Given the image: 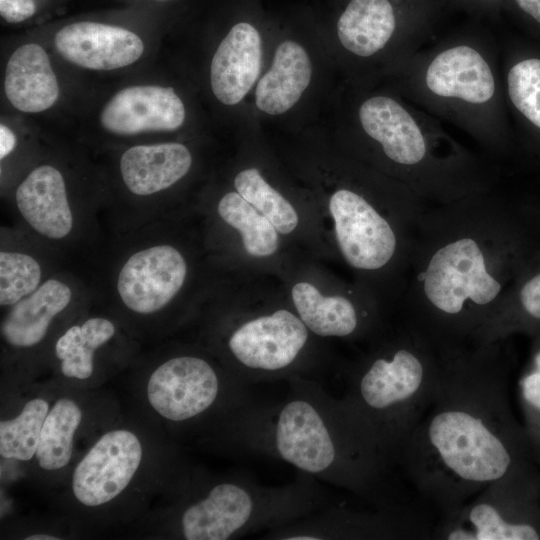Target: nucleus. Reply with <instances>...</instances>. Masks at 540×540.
I'll return each instance as SVG.
<instances>
[{
    "label": "nucleus",
    "instance_id": "obj_11",
    "mask_svg": "<svg viewBox=\"0 0 540 540\" xmlns=\"http://www.w3.org/2000/svg\"><path fill=\"white\" fill-rule=\"evenodd\" d=\"M312 334L288 309L252 316L217 335L222 364L248 385L303 376Z\"/></svg>",
    "mask_w": 540,
    "mask_h": 540
},
{
    "label": "nucleus",
    "instance_id": "obj_15",
    "mask_svg": "<svg viewBox=\"0 0 540 540\" xmlns=\"http://www.w3.org/2000/svg\"><path fill=\"white\" fill-rule=\"evenodd\" d=\"M93 298L89 275L81 276L68 267L58 269L33 293L1 310L4 350L18 362L37 353L45 357L60 329L91 305Z\"/></svg>",
    "mask_w": 540,
    "mask_h": 540
},
{
    "label": "nucleus",
    "instance_id": "obj_33",
    "mask_svg": "<svg viewBox=\"0 0 540 540\" xmlns=\"http://www.w3.org/2000/svg\"><path fill=\"white\" fill-rule=\"evenodd\" d=\"M38 8L37 0H0V15L11 24L33 18Z\"/></svg>",
    "mask_w": 540,
    "mask_h": 540
},
{
    "label": "nucleus",
    "instance_id": "obj_21",
    "mask_svg": "<svg viewBox=\"0 0 540 540\" xmlns=\"http://www.w3.org/2000/svg\"><path fill=\"white\" fill-rule=\"evenodd\" d=\"M261 67V38L248 22L235 24L220 42L210 67L215 97L225 105L239 103L255 83Z\"/></svg>",
    "mask_w": 540,
    "mask_h": 540
},
{
    "label": "nucleus",
    "instance_id": "obj_26",
    "mask_svg": "<svg viewBox=\"0 0 540 540\" xmlns=\"http://www.w3.org/2000/svg\"><path fill=\"white\" fill-rule=\"evenodd\" d=\"M312 66L306 50L287 40L276 49L270 69L255 90L257 108L269 115H279L292 108L311 81Z\"/></svg>",
    "mask_w": 540,
    "mask_h": 540
},
{
    "label": "nucleus",
    "instance_id": "obj_12",
    "mask_svg": "<svg viewBox=\"0 0 540 540\" xmlns=\"http://www.w3.org/2000/svg\"><path fill=\"white\" fill-rule=\"evenodd\" d=\"M151 454V445L141 429L132 424L110 425L69 472L72 502L89 513L116 508L143 484Z\"/></svg>",
    "mask_w": 540,
    "mask_h": 540
},
{
    "label": "nucleus",
    "instance_id": "obj_16",
    "mask_svg": "<svg viewBox=\"0 0 540 540\" xmlns=\"http://www.w3.org/2000/svg\"><path fill=\"white\" fill-rule=\"evenodd\" d=\"M413 528V520L403 508L361 511L332 503L286 525L266 531L262 539H397L413 536Z\"/></svg>",
    "mask_w": 540,
    "mask_h": 540
},
{
    "label": "nucleus",
    "instance_id": "obj_27",
    "mask_svg": "<svg viewBox=\"0 0 540 540\" xmlns=\"http://www.w3.org/2000/svg\"><path fill=\"white\" fill-rule=\"evenodd\" d=\"M398 21L390 0H350L337 22V36L345 50L370 58L390 44Z\"/></svg>",
    "mask_w": 540,
    "mask_h": 540
},
{
    "label": "nucleus",
    "instance_id": "obj_5",
    "mask_svg": "<svg viewBox=\"0 0 540 540\" xmlns=\"http://www.w3.org/2000/svg\"><path fill=\"white\" fill-rule=\"evenodd\" d=\"M440 364L439 344L406 320L349 374L343 397L370 427L392 467L433 399Z\"/></svg>",
    "mask_w": 540,
    "mask_h": 540
},
{
    "label": "nucleus",
    "instance_id": "obj_13",
    "mask_svg": "<svg viewBox=\"0 0 540 540\" xmlns=\"http://www.w3.org/2000/svg\"><path fill=\"white\" fill-rule=\"evenodd\" d=\"M434 534L446 540H540V472L493 482L443 515Z\"/></svg>",
    "mask_w": 540,
    "mask_h": 540
},
{
    "label": "nucleus",
    "instance_id": "obj_35",
    "mask_svg": "<svg viewBox=\"0 0 540 540\" xmlns=\"http://www.w3.org/2000/svg\"><path fill=\"white\" fill-rule=\"evenodd\" d=\"M517 7L540 24V0H514Z\"/></svg>",
    "mask_w": 540,
    "mask_h": 540
},
{
    "label": "nucleus",
    "instance_id": "obj_28",
    "mask_svg": "<svg viewBox=\"0 0 540 540\" xmlns=\"http://www.w3.org/2000/svg\"><path fill=\"white\" fill-rule=\"evenodd\" d=\"M48 392L25 396L18 411L0 420V455L4 459L29 462L34 459L39 436L54 399Z\"/></svg>",
    "mask_w": 540,
    "mask_h": 540
},
{
    "label": "nucleus",
    "instance_id": "obj_30",
    "mask_svg": "<svg viewBox=\"0 0 540 540\" xmlns=\"http://www.w3.org/2000/svg\"><path fill=\"white\" fill-rule=\"evenodd\" d=\"M236 191L276 228L278 233L293 232L299 217L293 205L271 187L256 168L239 172L234 179Z\"/></svg>",
    "mask_w": 540,
    "mask_h": 540
},
{
    "label": "nucleus",
    "instance_id": "obj_10",
    "mask_svg": "<svg viewBox=\"0 0 540 540\" xmlns=\"http://www.w3.org/2000/svg\"><path fill=\"white\" fill-rule=\"evenodd\" d=\"M18 230L68 262L91 261L106 238L104 219L70 200L63 173L51 164L35 167L14 194Z\"/></svg>",
    "mask_w": 540,
    "mask_h": 540
},
{
    "label": "nucleus",
    "instance_id": "obj_34",
    "mask_svg": "<svg viewBox=\"0 0 540 540\" xmlns=\"http://www.w3.org/2000/svg\"><path fill=\"white\" fill-rule=\"evenodd\" d=\"M16 146L14 133L4 124L0 125V159L9 156Z\"/></svg>",
    "mask_w": 540,
    "mask_h": 540
},
{
    "label": "nucleus",
    "instance_id": "obj_3",
    "mask_svg": "<svg viewBox=\"0 0 540 540\" xmlns=\"http://www.w3.org/2000/svg\"><path fill=\"white\" fill-rule=\"evenodd\" d=\"M210 433L235 450L284 461L374 507H401L390 483L393 467L370 427L344 397H333L315 380L290 377L284 399L251 400Z\"/></svg>",
    "mask_w": 540,
    "mask_h": 540
},
{
    "label": "nucleus",
    "instance_id": "obj_32",
    "mask_svg": "<svg viewBox=\"0 0 540 540\" xmlns=\"http://www.w3.org/2000/svg\"><path fill=\"white\" fill-rule=\"evenodd\" d=\"M531 338V357L523 385L524 428L540 464V331Z\"/></svg>",
    "mask_w": 540,
    "mask_h": 540
},
{
    "label": "nucleus",
    "instance_id": "obj_14",
    "mask_svg": "<svg viewBox=\"0 0 540 540\" xmlns=\"http://www.w3.org/2000/svg\"><path fill=\"white\" fill-rule=\"evenodd\" d=\"M91 305L60 329L44 357L66 388H95L132 358L139 343L110 311L102 305L92 311Z\"/></svg>",
    "mask_w": 540,
    "mask_h": 540
},
{
    "label": "nucleus",
    "instance_id": "obj_1",
    "mask_svg": "<svg viewBox=\"0 0 540 540\" xmlns=\"http://www.w3.org/2000/svg\"><path fill=\"white\" fill-rule=\"evenodd\" d=\"M505 343L439 344L435 394L398 467L442 516L499 479L540 472L512 411Z\"/></svg>",
    "mask_w": 540,
    "mask_h": 540
},
{
    "label": "nucleus",
    "instance_id": "obj_2",
    "mask_svg": "<svg viewBox=\"0 0 540 540\" xmlns=\"http://www.w3.org/2000/svg\"><path fill=\"white\" fill-rule=\"evenodd\" d=\"M539 242L524 205L496 187L428 206L406 277L407 320L438 344H470Z\"/></svg>",
    "mask_w": 540,
    "mask_h": 540
},
{
    "label": "nucleus",
    "instance_id": "obj_9",
    "mask_svg": "<svg viewBox=\"0 0 540 540\" xmlns=\"http://www.w3.org/2000/svg\"><path fill=\"white\" fill-rule=\"evenodd\" d=\"M427 207L384 213L354 189L336 190L329 211L344 260L360 272L392 274L404 292L418 225Z\"/></svg>",
    "mask_w": 540,
    "mask_h": 540
},
{
    "label": "nucleus",
    "instance_id": "obj_19",
    "mask_svg": "<svg viewBox=\"0 0 540 540\" xmlns=\"http://www.w3.org/2000/svg\"><path fill=\"white\" fill-rule=\"evenodd\" d=\"M539 331L540 242L470 344L507 341L517 334L531 337Z\"/></svg>",
    "mask_w": 540,
    "mask_h": 540
},
{
    "label": "nucleus",
    "instance_id": "obj_31",
    "mask_svg": "<svg viewBox=\"0 0 540 540\" xmlns=\"http://www.w3.org/2000/svg\"><path fill=\"white\" fill-rule=\"evenodd\" d=\"M505 87L512 106L540 130V58L513 63L506 72Z\"/></svg>",
    "mask_w": 540,
    "mask_h": 540
},
{
    "label": "nucleus",
    "instance_id": "obj_7",
    "mask_svg": "<svg viewBox=\"0 0 540 540\" xmlns=\"http://www.w3.org/2000/svg\"><path fill=\"white\" fill-rule=\"evenodd\" d=\"M405 61L413 103L466 132L488 159L494 161L505 151L491 43L455 40L423 45Z\"/></svg>",
    "mask_w": 540,
    "mask_h": 540
},
{
    "label": "nucleus",
    "instance_id": "obj_37",
    "mask_svg": "<svg viewBox=\"0 0 540 540\" xmlns=\"http://www.w3.org/2000/svg\"><path fill=\"white\" fill-rule=\"evenodd\" d=\"M154 1H169V0H154Z\"/></svg>",
    "mask_w": 540,
    "mask_h": 540
},
{
    "label": "nucleus",
    "instance_id": "obj_25",
    "mask_svg": "<svg viewBox=\"0 0 540 540\" xmlns=\"http://www.w3.org/2000/svg\"><path fill=\"white\" fill-rule=\"evenodd\" d=\"M21 233L24 238L22 243L8 242L4 238L1 240V310L33 293L51 274L63 267H59V263L67 262L28 235Z\"/></svg>",
    "mask_w": 540,
    "mask_h": 540
},
{
    "label": "nucleus",
    "instance_id": "obj_29",
    "mask_svg": "<svg viewBox=\"0 0 540 540\" xmlns=\"http://www.w3.org/2000/svg\"><path fill=\"white\" fill-rule=\"evenodd\" d=\"M217 213L223 222L239 232L243 248L250 256L267 257L277 251L278 231L237 191L220 198Z\"/></svg>",
    "mask_w": 540,
    "mask_h": 540
},
{
    "label": "nucleus",
    "instance_id": "obj_4",
    "mask_svg": "<svg viewBox=\"0 0 540 540\" xmlns=\"http://www.w3.org/2000/svg\"><path fill=\"white\" fill-rule=\"evenodd\" d=\"M358 121L397 182L429 206L496 187L495 164L462 146L415 103L374 95L360 104Z\"/></svg>",
    "mask_w": 540,
    "mask_h": 540
},
{
    "label": "nucleus",
    "instance_id": "obj_17",
    "mask_svg": "<svg viewBox=\"0 0 540 540\" xmlns=\"http://www.w3.org/2000/svg\"><path fill=\"white\" fill-rule=\"evenodd\" d=\"M58 53L68 62L90 70H114L136 62L143 54L142 39L122 26L80 20L54 35Z\"/></svg>",
    "mask_w": 540,
    "mask_h": 540
},
{
    "label": "nucleus",
    "instance_id": "obj_22",
    "mask_svg": "<svg viewBox=\"0 0 540 540\" xmlns=\"http://www.w3.org/2000/svg\"><path fill=\"white\" fill-rule=\"evenodd\" d=\"M69 389L54 396L44 421L34 456L38 472L46 476H61L70 472L76 439L89 420L87 401Z\"/></svg>",
    "mask_w": 540,
    "mask_h": 540
},
{
    "label": "nucleus",
    "instance_id": "obj_8",
    "mask_svg": "<svg viewBox=\"0 0 540 540\" xmlns=\"http://www.w3.org/2000/svg\"><path fill=\"white\" fill-rule=\"evenodd\" d=\"M248 387L208 356L180 351L152 362L142 390L145 403L163 424L210 432L251 401Z\"/></svg>",
    "mask_w": 540,
    "mask_h": 540
},
{
    "label": "nucleus",
    "instance_id": "obj_36",
    "mask_svg": "<svg viewBox=\"0 0 540 540\" xmlns=\"http://www.w3.org/2000/svg\"><path fill=\"white\" fill-rule=\"evenodd\" d=\"M524 206L540 228V205H524Z\"/></svg>",
    "mask_w": 540,
    "mask_h": 540
},
{
    "label": "nucleus",
    "instance_id": "obj_6",
    "mask_svg": "<svg viewBox=\"0 0 540 540\" xmlns=\"http://www.w3.org/2000/svg\"><path fill=\"white\" fill-rule=\"evenodd\" d=\"M166 516L173 538L228 540L286 525L330 504L317 479L299 472L294 481L266 486L245 475L214 478L195 471Z\"/></svg>",
    "mask_w": 540,
    "mask_h": 540
},
{
    "label": "nucleus",
    "instance_id": "obj_23",
    "mask_svg": "<svg viewBox=\"0 0 540 540\" xmlns=\"http://www.w3.org/2000/svg\"><path fill=\"white\" fill-rule=\"evenodd\" d=\"M297 315L308 330L320 337L350 338L372 327L374 313L344 295L324 296L308 282L292 288Z\"/></svg>",
    "mask_w": 540,
    "mask_h": 540
},
{
    "label": "nucleus",
    "instance_id": "obj_24",
    "mask_svg": "<svg viewBox=\"0 0 540 540\" xmlns=\"http://www.w3.org/2000/svg\"><path fill=\"white\" fill-rule=\"evenodd\" d=\"M4 90L9 102L26 113L47 110L57 101L58 81L40 45L24 44L12 53L6 65Z\"/></svg>",
    "mask_w": 540,
    "mask_h": 540
},
{
    "label": "nucleus",
    "instance_id": "obj_18",
    "mask_svg": "<svg viewBox=\"0 0 540 540\" xmlns=\"http://www.w3.org/2000/svg\"><path fill=\"white\" fill-rule=\"evenodd\" d=\"M185 120V107L171 87L136 85L117 92L100 114L101 125L122 136L174 131Z\"/></svg>",
    "mask_w": 540,
    "mask_h": 540
},
{
    "label": "nucleus",
    "instance_id": "obj_20",
    "mask_svg": "<svg viewBox=\"0 0 540 540\" xmlns=\"http://www.w3.org/2000/svg\"><path fill=\"white\" fill-rule=\"evenodd\" d=\"M192 162L191 152L181 143L135 145L121 155L119 173L133 198L149 200L183 179Z\"/></svg>",
    "mask_w": 540,
    "mask_h": 540
}]
</instances>
